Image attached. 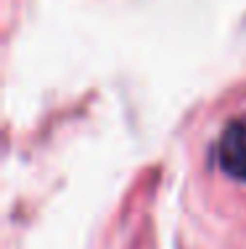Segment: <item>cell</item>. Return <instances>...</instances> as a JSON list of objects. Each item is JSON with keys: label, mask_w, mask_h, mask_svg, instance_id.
<instances>
[{"label": "cell", "mask_w": 246, "mask_h": 249, "mask_svg": "<svg viewBox=\"0 0 246 249\" xmlns=\"http://www.w3.org/2000/svg\"><path fill=\"white\" fill-rule=\"evenodd\" d=\"M217 159H220V167L228 175L246 183V114L236 117L222 130Z\"/></svg>", "instance_id": "6da1fadb"}]
</instances>
